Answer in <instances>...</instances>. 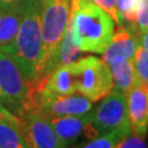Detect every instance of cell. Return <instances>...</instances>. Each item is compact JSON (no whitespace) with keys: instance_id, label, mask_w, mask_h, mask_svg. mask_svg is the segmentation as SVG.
I'll use <instances>...</instances> for the list:
<instances>
[{"instance_id":"6da1fadb","label":"cell","mask_w":148,"mask_h":148,"mask_svg":"<svg viewBox=\"0 0 148 148\" xmlns=\"http://www.w3.org/2000/svg\"><path fill=\"white\" fill-rule=\"evenodd\" d=\"M69 31L82 53L102 54L111 43L115 22L90 0H70Z\"/></svg>"},{"instance_id":"7a4b0ae2","label":"cell","mask_w":148,"mask_h":148,"mask_svg":"<svg viewBox=\"0 0 148 148\" xmlns=\"http://www.w3.org/2000/svg\"><path fill=\"white\" fill-rule=\"evenodd\" d=\"M70 16V0H44L41 13V55L33 87L37 90L57 67V55Z\"/></svg>"},{"instance_id":"3957f363","label":"cell","mask_w":148,"mask_h":148,"mask_svg":"<svg viewBox=\"0 0 148 148\" xmlns=\"http://www.w3.org/2000/svg\"><path fill=\"white\" fill-rule=\"evenodd\" d=\"M44 0H32L23 8L21 23L10 46L5 47L33 86L35 69L41 55V13Z\"/></svg>"},{"instance_id":"277c9868","label":"cell","mask_w":148,"mask_h":148,"mask_svg":"<svg viewBox=\"0 0 148 148\" xmlns=\"http://www.w3.org/2000/svg\"><path fill=\"white\" fill-rule=\"evenodd\" d=\"M35 92L8 49L0 47V102L20 119L35 110Z\"/></svg>"},{"instance_id":"5b68a950","label":"cell","mask_w":148,"mask_h":148,"mask_svg":"<svg viewBox=\"0 0 148 148\" xmlns=\"http://www.w3.org/2000/svg\"><path fill=\"white\" fill-rule=\"evenodd\" d=\"M73 64L77 76L78 93L91 102L103 99L113 90L111 70L102 59L95 56H86Z\"/></svg>"},{"instance_id":"8992f818","label":"cell","mask_w":148,"mask_h":148,"mask_svg":"<svg viewBox=\"0 0 148 148\" xmlns=\"http://www.w3.org/2000/svg\"><path fill=\"white\" fill-rule=\"evenodd\" d=\"M101 100L99 106L92 110V119L84 133L88 139L130 125L126 95L112 90Z\"/></svg>"},{"instance_id":"52a82bcc","label":"cell","mask_w":148,"mask_h":148,"mask_svg":"<svg viewBox=\"0 0 148 148\" xmlns=\"http://www.w3.org/2000/svg\"><path fill=\"white\" fill-rule=\"evenodd\" d=\"M35 110L46 117L82 115L92 110V102L80 93L62 95L41 88L35 92Z\"/></svg>"},{"instance_id":"ba28073f","label":"cell","mask_w":148,"mask_h":148,"mask_svg":"<svg viewBox=\"0 0 148 148\" xmlns=\"http://www.w3.org/2000/svg\"><path fill=\"white\" fill-rule=\"evenodd\" d=\"M19 131L30 148H67L56 135L48 119L34 110L20 116Z\"/></svg>"},{"instance_id":"9c48e42d","label":"cell","mask_w":148,"mask_h":148,"mask_svg":"<svg viewBox=\"0 0 148 148\" xmlns=\"http://www.w3.org/2000/svg\"><path fill=\"white\" fill-rule=\"evenodd\" d=\"M131 133L146 138L148 133V82H139L126 95Z\"/></svg>"},{"instance_id":"30bf717a","label":"cell","mask_w":148,"mask_h":148,"mask_svg":"<svg viewBox=\"0 0 148 148\" xmlns=\"http://www.w3.org/2000/svg\"><path fill=\"white\" fill-rule=\"evenodd\" d=\"M139 37L130 24H119L111 43L102 53V60L108 65L120 60H133L139 46Z\"/></svg>"},{"instance_id":"8fae6325","label":"cell","mask_w":148,"mask_h":148,"mask_svg":"<svg viewBox=\"0 0 148 148\" xmlns=\"http://www.w3.org/2000/svg\"><path fill=\"white\" fill-rule=\"evenodd\" d=\"M47 119L62 143L69 148L85 133L86 127L92 119V110L82 115H69Z\"/></svg>"},{"instance_id":"7c38bea8","label":"cell","mask_w":148,"mask_h":148,"mask_svg":"<svg viewBox=\"0 0 148 148\" xmlns=\"http://www.w3.org/2000/svg\"><path fill=\"white\" fill-rule=\"evenodd\" d=\"M41 88L62 95L77 93L78 85L74 64L69 63L57 66L43 81L42 86L38 89Z\"/></svg>"},{"instance_id":"4fadbf2b","label":"cell","mask_w":148,"mask_h":148,"mask_svg":"<svg viewBox=\"0 0 148 148\" xmlns=\"http://www.w3.org/2000/svg\"><path fill=\"white\" fill-rule=\"evenodd\" d=\"M24 7H0V47L13 42L21 23Z\"/></svg>"},{"instance_id":"5bb4252c","label":"cell","mask_w":148,"mask_h":148,"mask_svg":"<svg viewBox=\"0 0 148 148\" xmlns=\"http://www.w3.org/2000/svg\"><path fill=\"white\" fill-rule=\"evenodd\" d=\"M113 79V90L127 95L128 91L139 84L134 69L133 60H120L109 65Z\"/></svg>"},{"instance_id":"9a60e30c","label":"cell","mask_w":148,"mask_h":148,"mask_svg":"<svg viewBox=\"0 0 148 148\" xmlns=\"http://www.w3.org/2000/svg\"><path fill=\"white\" fill-rule=\"evenodd\" d=\"M130 133H131L130 125L123 126L110 133H106L104 135L89 139L87 143L76 146L75 148H115L117 144Z\"/></svg>"},{"instance_id":"2e32d148","label":"cell","mask_w":148,"mask_h":148,"mask_svg":"<svg viewBox=\"0 0 148 148\" xmlns=\"http://www.w3.org/2000/svg\"><path fill=\"white\" fill-rule=\"evenodd\" d=\"M0 148H30L20 131L10 123L0 122Z\"/></svg>"},{"instance_id":"e0dca14e","label":"cell","mask_w":148,"mask_h":148,"mask_svg":"<svg viewBox=\"0 0 148 148\" xmlns=\"http://www.w3.org/2000/svg\"><path fill=\"white\" fill-rule=\"evenodd\" d=\"M81 54L82 52L73 42L69 27H67V30L65 32V35L60 44V47H59L58 55H57V66L76 62L77 59L80 58Z\"/></svg>"},{"instance_id":"ac0fdd59","label":"cell","mask_w":148,"mask_h":148,"mask_svg":"<svg viewBox=\"0 0 148 148\" xmlns=\"http://www.w3.org/2000/svg\"><path fill=\"white\" fill-rule=\"evenodd\" d=\"M137 5L138 0H115V8L120 19V24L125 22L132 24L135 20Z\"/></svg>"},{"instance_id":"d6986e66","label":"cell","mask_w":148,"mask_h":148,"mask_svg":"<svg viewBox=\"0 0 148 148\" xmlns=\"http://www.w3.org/2000/svg\"><path fill=\"white\" fill-rule=\"evenodd\" d=\"M134 69L139 82H148V51L142 46H138L134 58Z\"/></svg>"},{"instance_id":"ffe728a7","label":"cell","mask_w":148,"mask_h":148,"mask_svg":"<svg viewBox=\"0 0 148 148\" xmlns=\"http://www.w3.org/2000/svg\"><path fill=\"white\" fill-rule=\"evenodd\" d=\"M130 25L139 36L148 31V0H138L135 20Z\"/></svg>"},{"instance_id":"44dd1931","label":"cell","mask_w":148,"mask_h":148,"mask_svg":"<svg viewBox=\"0 0 148 148\" xmlns=\"http://www.w3.org/2000/svg\"><path fill=\"white\" fill-rule=\"evenodd\" d=\"M115 148H148V146L145 138L130 133L117 144Z\"/></svg>"},{"instance_id":"7402d4cb","label":"cell","mask_w":148,"mask_h":148,"mask_svg":"<svg viewBox=\"0 0 148 148\" xmlns=\"http://www.w3.org/2000/svg\"><path fill=\"white\" fill-rule=\"evenodd\" d=\"M90 1H92L98 7H100L102 10L106 11L117 25L120 24V19H119V14L115 8V0H90Z\"/></svg>"},{"instance_id":"603a6c76","label":"cell","mask_w":148,"mask_h":148,"mask_svg":"<svg viewBox=\"0 0 148 148\" xmlns=\"http://www.w3.org/2000/svg\"><path fill=\"white\" fill-rule=\"evenodd\" d=\"M0 122L10 123L13 126H16L18 130L21 125V120L16 115H14L11 111H9L1 102H0Z\"/></svg>"},{"instance_id":"cb8c5ba5","label":"cell","mask_w":148,"mask_h":148,"mask_svg":"<svg viewBox=\"0 0 148 148\" xmlns=\"http://www.w3.org/2000/svg\"><path fill=\"white\" fill-rule=\"evenodd\" d=\"M32 0H0V7H24Z\"/></svg>"},{"instance_id":"d4e9b609","label":"cell","mask_w":148,"mask_h":148,"mask_svg":"<svg viewBox=\"0 0 148 148\" xmlns=\"http://www.w3.org/2000/svg\"><path fill=\"white\" fill-rule=\"evenodd\" d=\"M139 46H142L148 51V31L145 32L143 35H140L139 37Z\"/></svg>"}]
</instances>
